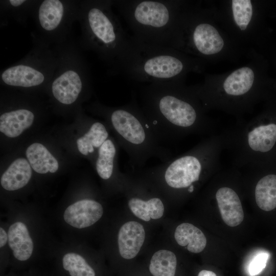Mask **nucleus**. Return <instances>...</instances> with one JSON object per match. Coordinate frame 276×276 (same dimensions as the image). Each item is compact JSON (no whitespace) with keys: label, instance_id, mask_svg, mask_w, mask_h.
Segmentation results:
<instances>
[{"label":"nucleus","instance_id":"nucleus-1","mask_svg":"<svg viewBox=\"0 0 276 276\" xmlns=\"http://www.w3.org/2000/svg\"><path fill=\"white\" fill-rule=\"evenodd\" d=\"M140 98L141 108L162 144L202 128L196 106L176 81L150 83L142 89Z\"/></svg>","mask_w":276,"mask_h":276},{"label":"nucleus","instance_id":"nucleus-2","mask_svg":"<svg viewBox=\"0 0 276 276\" xmlns=\"http://www.w3.org/2000/svg\"><path fill=\"white\" fill-rule=\"evenodd\" d=\"M127 24L137 39L175 48L180 44L179 21L176 2L124 0L116 2Z\"/></svg>","mask_w":276,"mask_h":276},{"label":"nucleus","instance_id":"nucleus-3","mask_svg":"<svg viewBox=\"0 0 276 276\" xmlns=\"http://www.w3.org/2000/svg\"><path fill=\"white\" fill-rule=\"evenodd\" d=\"M108 113L111 125L131 168L144 167L152 157L163 163L171 159L170 150L156 136L134 94L127 104Z\"/></svg>","mask_w":276,"mask_h":276},{"label":"nucleus","instance_id":"nucleus-4","mask_svg":"<svg viewBox=\"0 0 276 276\" xmlns=\"http://www.w3.org/2000/svg\"><path fill=\"white\" fill-rule=\"evenodd\" d=\"M132 38V51L122 69L128 78L150 83L172 82L184 72V60L174 48Z\"/></svg>","mask_w":276,"mask_h":276},{"label":"nucleus","instance_id":"nucleus-5","mask_svg":"<svg viewBox=\"0 0 276 276\" xmlns=\"http://www.w3.org/2000/svg\"><path fill=\"white\" fill-rule=\"evenodd\" d=\"M87 13L90 40L103 57L122 70L132 49V38L111 11L109 4L91 6Z\"/></svg>","mask_w":276,"mask_h":276},{"label":"nucleus","instance_id":"nucleus-6","mask_svg":"<svg viewBox=\"0 0 276 276\" xmlns=\"http://www.w3.org/2000/svg\"><path fill=\"white\" fill-rule=\"evenodd\" d=\"M203 145H199L188 153L150 169L149 175L160 178L173 189H188L199 181L205 167L206 156Z\"/></svg>","mask_w":276,"mask_h":276},{"label":"nucleus","instance_id":"nucleus-7","mask_svg":"<svg viewBox=\"0 0 276 276\" xmlns=\"http://www.w3.org/2000/svg\"><path fill=\"white\" fill-rule=\"evenodd\" d=\"M103 209L98 202L83 199L68 206L64 213L65 222L71 226L82 228L92 225L102 217Z\"/></svg>","mask_w":276,"mask_h":276},{"label":"nucleus","instance_id":"nucleus-8","mask_svg":"<svg viewBox=\"0 0 276 276\" xmlns=\"http://www.w3.org/2000/svg\"><path fill=\"white\" fill-rule=\"evenodd\" d=\"M145 238V232L140 223L131 221L123 224L118 234L120 255L125 259L134 258L142 247Z\"/></svg>","mask_w":276,"mask_h":276},{"label":"nucleus","instance_id":"nucleus-9","mask_svg":"<svg viewBox=\"0 0 276 276\" xmlns=\"http://www.w3.org/2000/svg\"><path fill=\"white\" fill-rule=\"evenodd\" d=\"M216 199L223 221L229 226H236L243 221L244 212L240 199L232 189L221 187L216 193Z\"/></svg>","mask_w":276,"mask_h":276},{"label":"nucleus","instance_id":"nucleus-10","mask_svg":"<svg viewBox=\"0 0 276 276\" xmlns=\"http://www.w3.org/2000/svg\"><path fill=\"white\" fill-rule=\"evenodd\" d=\"M191 40L195 49L205 55L218 53L224 46L223 40L218 31L206 23H199L194 26Z\"/></svg>","mask_w":276,"mask_h":276},{"label":"nucleus","instance_id":"nucleus-11","mask_svg":"<svg viewBox=\"0 0 276 276\" xmlns=\"http://www.w3.org/2000/svg\"><path fill=\"white\" fill-rule=\"evenodd\" d=\"M82 88V83L79 75L72 70L67 71L57 77L52 85L54 97L64 104L74 103Z\"/></svg>","mask_w":276,"mask_h":276},{"label":"nucleus","instance_id":"nucleus-12","mask_svg":"<svg viewBox=\"0 0 276 276\" xmlns=\"http://www.w3.org/2000/svg\"><path fill=\"white\" fill-rule=\"evenodd\" d=\"M8 240L14 257L19 261L28 260L32 255L33 243L26 226L17 222L9 227Z\"/></svg>","mask_w":276,"mask_h":276},{"label":"nucleus","instance_id":"nucleus-13","mask_svg":"<svg viewBox=\"0 0 276 276\" xmlns=\"http://www.w3.org/2000/svg\"><path fill=\"white\" fill-rule=\"evenodd\" d=\"M34 118V114L25 109L5 112L0 117V131L9 137H17L31 126Z\"/></svg>","mask_w":276,"mask_h":276},{"label":"nucleus","instance_id":"nucleus-14","mask_svg":"<svg viewBox=\"0 0 276 276\" xmlns=\"http://www.w3.org/2000/svg\"><path fill=\"white\" fill-rule=\"evenodd\" d=\"M2 79L9 85L29 87L40 84L44 77L39 71L21 64L7 68L2 73Z\"/></svg>","mask_w":276,"mask_h":276},{"label":"nucleus","instance_id":"nucleus-15","mask_svg":"<svg viewBox=\"0 0 276 276\" xmlns=\"http://www.w3.org/2000/svg\"><path fill=\"white\" fill-rule=\"evenodd\" d=\"M30 163L24 158L14 160L1 177V183L4 189L14 191L25 186L32 176Z\"/></svg>","mask_w":276,"mask_h":276},{"label":"nucleus","instance_id":"nucleus-16","mask_svg":"<svg viewBox=\"0 0 276 276\" xmlns=\"http://www.w3.org/2000/svg\"><path fill=\"white\" fill-rule=\"evenodd\" d=\"M245 140L252 152H268L276 143V124L270 123L254 126L247 133Z\"/></svg>","mask_w":276,"mask_h":276},{"label":"nucleus","instance_id":"nucleus-17","mask_svg":"<svg viewBox=\"0 0 276 276\" xmlns=\"http://www.w3.org/2000/svg\"><path fill=\"white\" fill-rule=\"evenodd\" d=\"M26 156L32 169L38 173H55L58 169L57 159L40 143L29 146L26 150Z\"/></svg>","mask_w":276,"mask_h":276},{"label":"nucleus","instance_id":"nucleus-18","mask_svg":"<svg viewBox=\"0 0 276 276\" xmlns=\"http://www.w3.org/2000/svg\"><path fill=\"white\" fill-rule=\"evenodd\" d=\"M174 238L178 245L187 246L193 253L201 252L206 245V239L202 232L189 223L179 224L176 228Z\"/></svg>","mask_w":276,"mask_h":276},{"label":"nucleus","instance_id":"nucleus-19","mask_svg":"<svg viewBox=\"0 0 276 276\" xmlns=\"http://www.w3.org/2000/svg\"><path fill=\"white\" fill-rule=\"evenodd\" d=\"M117 146L107 139L99 148L96 161V169L99 176L104 180L110 179L117 167Z\"/></svg>","mask_w":276,"mask_h":276},{"label":"nucleus","instance_id":"nucleus-20","mask_svg":"<svg viewBox=\"0 0 276 276\" xmlns=\"http://www.w3.org/2000/svg\"><path fill=\"white\" fill-rule=\"evenodd\" d=\"M128 204L135 216L145 221H148L150 219L161 218L164 212L162 200L156 197L144 200L139 197L133 196L129 199Z\"/></svg>","mask_w":276,"mask_h":276},{"label":"nucleus","instance_id":"nucleus-21","mask_svg":"<svg viewBox=\"0 0 276 276\" xmlns=\"http://www.w3.org/2000/svg\"><path fill=\"white\" fill-rule=\"evenodd\" d=\"M254 81L253 71L248 67H243L233 72L226 78L223 88L229 95H243L250 90Z\"/></svg>","mask_w":276,"mask_h":276},{"label":"nucleus","instance_id":"nucleus-22","mask_svg":"<svg viewBox=\"0 0 276 276\" xmlns=\"http://www.w3.org/2000/svg\"><path fill=\"white\" fill-rule=\"evenodd\" d=\"M255 199L263 211H270L276 208V175L269 174L259 180L255 188Z\"/></svg>","mask_w":276,"mask_h":276},{"label":"nucleus","instance_id":"nucleus-23","mask_svg":"<svg viewBox=\"0 0 276 276\" xmlns=\"http://www.w3.org/2000/svg\"><path fill=\"white\" fill-rule=\"evenodd\" d=\"M108 137V132L104 124L99 122L93 123L88 131L77 140L79 151L83 155L93 153L95 148H98Z\"/></svg>","mask_w":276,"mask_h":276},{"label":"nucleus","instance_id":"nucleus-24","mask_svg":"<svg viewBox=\"0 0 276 276\" xmlns=\"http://www.w3.org/2000/svg\"><path fill=\"white\" fill-rule=\"evenodd\" d=\"M63 6L58 0H45L41 4L38 12L41 26L47 31L56 29L63 15Z\"/></svg>","mask_w":276,"mask_h":276},{"label":"nucleus","instance_id":"nucleus-25","mask_svg":"<svg viewBox=\"0 0 276 276\" xmlns=\"http://www.w3.org/2000/svg\"><path fill=\"white\" fill-rule=\"evenodd\" d=\"M176 264V257L173 252L159 250L153 255L149 270L153 276H174Z\"/></svg>","mask_w":276,"mask_h":276},{"label":"nucleus","instance_id":"nucleus-26","mask_svg":"<svg viewBox=\"0 0 276 276\" xmlns=\"http://www.w3.org/2000/svg\"><path fill=\"white\" fill-rule=\"evenodd\" d=\"M63 268L71 276H95L94 269L81 256L75 253H68L63 258Z\"/></svg>","mask_w":276,"mask_h":276},{"label":"nucleus","instance_id":"nucleus-27","mask_svg":"<svg viewBox=\"0 0 276 276\" xmlns=\"http://www.w3.org/2000/svg\"><path fill=\"white\" fill-rule=\"evenodd\" d=\"M234 20L241 30H245L252 16V7L250 0L232 1Z\"/></svg>","mask_w":276,"mask_h":276},{"label":"nucleus","instance_id":"nucleus-28","mask_svg":"<svg viewBox=\"0 0 276 276\" xmlns=\"http://www.w3.org/2000/svg\"><path fill=\"white\" fill-rule=\"evenodd\" d=\"M269 255L265 251L257 253L250 260L248 271L251 276L259 274L266 267Z\"/></svg>","mask_w":276,"mask_h":276},{"label":"nucleus","instance_id":"nucleus-29","mask_svg":"<svg viewBox=\"0 0 276 276\" xmlns=\"http://www.w3.org/2000/svg\"><path fill=\"white\" fill-rule=\"evenodd\" d=\"M8 236L3 228H0V247L4 246L7 241Z\"/></svg>","mask_w":276,"mask_h":276},{"label":"nucleus","instance_id":"nucleus-30","mask_svg":"<svg viewBox=\"0 0 276 276\" xmlns=\"http://www.w3.org/2000/svg\"><path fill=\"white\" fill-rule=\"evenodd\" d=\"M198 276H217L213 271L207 270H202L199 272Z\"/></svg>","mask_w":276,"mask_h":276},{"label":"nucleus","instance_id":"nucleus-31","mask_svg":"<svg viewBox=\"0 0 276 276\" xmlns=\"http://www.w3.org/2000/svg\"><path fill=\"white\" fill-rule=\"evenodd\" d=\"M26 1L24 0H10L9 1L11 5L14 7H17L22 5Z\"/></svg>","mask_w":276,"mask_h":276}]
</instances>
